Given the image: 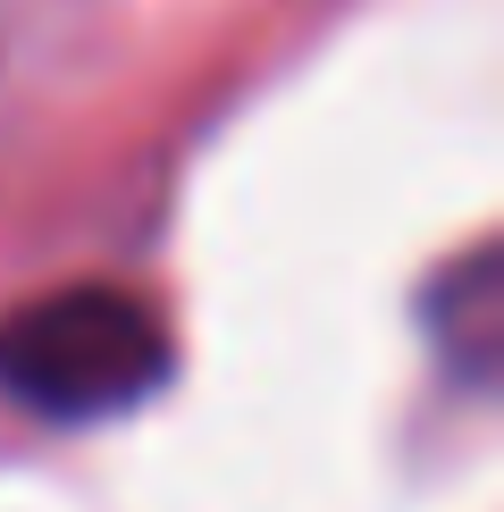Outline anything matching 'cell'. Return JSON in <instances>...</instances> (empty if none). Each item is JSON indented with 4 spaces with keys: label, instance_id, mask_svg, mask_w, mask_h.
<instances>
[{
    "label": "cell",
    "instance_id": "1",
    "mask_svg": "<svg viewBox=\"0 0 504 512\" xmlns=\"http://www.w3.org/2000/svg\"><path fill=\"white\" fill-rule=\"evenodd\" d=\"M177 370L160 311L126 286H59L0 319V395L34 420H118Z\"/></svg>",
    "mask_w": 504,
    "mask_h": 512
},
{
    "label": "cell",
    "instance_id": "2",
    "mask_svg": "<svg viewBox=\"0 0 504 512\" xmlns=\"http://www.w3.org/2000/svg\"><path fill=\"white\" fill-rule=\"evenodd\" d=\"M429 328L446 336V353H454L471 378H488V353H496V269H488V252H471L462 269L437 277Z\"/></svg>",
    "mask_w": 504,
    "mask_h": 512
}]
</instances>
